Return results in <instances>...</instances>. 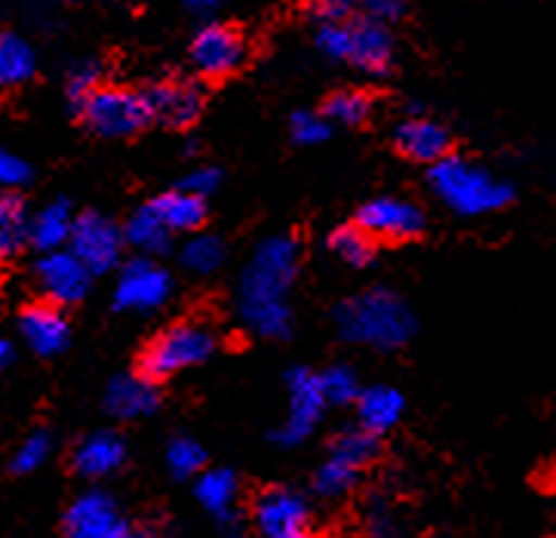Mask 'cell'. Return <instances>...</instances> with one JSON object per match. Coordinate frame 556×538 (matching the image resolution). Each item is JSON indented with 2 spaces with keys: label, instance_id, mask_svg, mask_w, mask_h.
Here are the masks:
<instances>
[{
  "label": "cell",
  "instance_id": "6da1fadb",
  "mask_svg": "<svg viewBox=\"0 0 556 538\" xmlns=\"http://www.w3.org/2000/svg\"><path fill=\"white\" fill-rule=\"evenodd\" d=\"M299 274V240L274 234L258 243L240 277V317L262 339H287L292 333L289 289Z\"/></svg>",
  "mask_w": 556,
  "mask_h": 538
},
{
  "label": "cell",
  "instance_id": "7a4b0ae2",
  "mask_svg": "<svg viewBox=\"0 0 556 538\" xmlns=\"http://www.w3.org/2000/svg\"><path fill=\"white\" fill-rule=\"evenodd\" d=\"M336 326L344 341L396 351L415 336V314L396 292L378 287L344 299L336 308Z\"/></svg>",
  "mask_w": 556,
  "mask_h": 538
},
{
  "label": "cell",
  "instance_id": "3957f363",
  "mask_svg": "<svg viewBox=\"0 0 556 538\" xmlns=\"http://www.w3.org/2000/svg\"><path fill=\"white\" fill-rule=\"evenodd\" d=\"M431 191L458 215H485L504 210L514 200V185L489 173L480 163L448 154L446 161L433 163Z\"/></svg>",
  "mask_w": 556,
  "mask_h": 538
},
{
  "label": "cell",
  "instance_id": "277c9868",
  "mask_svg": "<svg viewBox=\"0 0 556 538\" xmlns=\"http://www.w3.org/2000/svg\"><path fill=\"white\" fill-rule=\"evenodd\" d=\"M216 333L200 321H179L166 326L144 345L139 354V373L151 381L176 376L216 354Z\"/></svg>",
  "mask_w": 556,
  "mask_h": 538
},
{
  "label": "cell",
  "instance_id": "5b68a950",
  "mask_svg": "<svg viewBox=\"0 0 556 538\" xmlns=\"http://www.w3.org/2000/svg\"><path fill=\"white\" fill-rule=\"evenodd\" d=\"M80 121L96 136L105 139H129L151 124V111L144 102L142 90H124V87H102L77 108Z\"/></svg>",
  "mask_w": 556,
  "mask_h": 538
},
{
  "label": "cell",
  "instance_id": "8992f818",
  "mask_svg": "<svg viewBox=\"0 0 556 538\" xmlns=\"http://www.w3.org/2000/svg\"><path fill=\"white\" fill-rule=\"evenodd\" d=\"M65 536L68 538H151L136 523H129L121 504L102 489L77 496L65 511Z\"/></svg>",
  "mask_w": 556,
  "mask_h": 538
},
{
  "label": "cell",
  "instance_id": "52a82bcc",
  "mask_svg": "<svg viewBox=\"0 0 556 538\" xmlns=\"http://www.w3.org/2000/svg\"><path fill=\"white\" fill-rule=\"evenodd\" d=\"M188 55H191L194 72L210 77V80H225L247 65L250 47H247V37L237 28L222 25V22H210L194 35Z\"/></svg>",
  "mask_w": 556,
  "mask_h": 538
},
{
  "label": "cell",
  "instance_id": "ba28073f",
  "mask_svg": "<svg viewBox=\"0 0 556 538\" xmlns=\"http://www.w3.org/2000/svg\"><path fill=\"white\" fill-rule=\"evenodd\" d=\"M289 415L283 428L277 430V443L280 447H299L311 437L314 425L320 422V413L326 406L324 388H320V373H311L305 366L289 370Z\"/></svg>",
  "mask_w": 556,
  "mask_h": 538
},
{
  "label": "cell",
  "instance_id": "9c48e42d",
  "mask_svg": "<svg viewBox=\"0 0 556 538\" xmlns=\"http://www.w3.org/2000/svg\"><path fill=\"white\" fill-rule=\"evenodd\" d=\"M124 228H117L109 215L80 213L74 222V234L68 250L87 265L90 274H105L111 271L121 255H124Z\"/></svg>",
  "mask_w": 556,
  "mask_h": 538
},
{
  "label": "cell",
  "instance_id": "30bf717a",
  "mask_svg": "<svg viewBox=\"0 0 556 538\" xmlns=\"http://www.w3.org/2000/svg\"><path fill=\"white\" fill-rule=\"evenodd\" d=\"M173 292L169 271L161 268L154 259H132L126 262L117 287H114V308L117 311H157Z\"/></svg>",
  "mask_w": 556,
  "mask_h": 538
},
{
  "label": "cell",
  "instance_id": "8fae6325",
  "mask_svg": "<svg viewBox=\"0 0 556 538\" xmlns=\"http://www.w3.org/2000/svg\"><path fill=\"white\" fill-rule=\"evenodd\" d=\"M357 225L372 240L403 243L425 232V213L406 198H376L363 203L357 213Z\"/></svg>",
  "mask_w": 556,
  "mask_h": 538
},
{
  "label": "cell",
  "instance_id": "7c38bea8",
  "mask_svg": "<svg viewBox=\"0 0 556 538\" xmlns=\"http://www.w3.org/2000/svg\"><path fill=\"white\" fill-rule=\"evenodd\" d=\"M37 287L47 296V302L53 305H74L90 292L92 274L87 265L74 255L72 250H59L40 255L35 268Z\"/></svg>",
  "mask_w": 556,
  "mask_h": 538
},
{
  "label": "cell",
  "instance_id": "4fadbf2b",
  "mask_svg": "<svg viewBox=\"0 0 556 538\" xmlns=\"http://www.w3.org/2000/svg\"><path fill=\"white\" fill-rule=\"evenodd\" d=\"M144 92V102L151 111V121L169 126V129H188L198 124L203 114V90L191 80H157Z\"/></svg>",
  "mask_w": 556,
  "mask_h": 538
},
{
  "label": "cell",
  "instance_id": "5bb4252c",
  "mask_svg": "<svg viewBox=\"0 0 556 538\" xmlns=\"http://www.w3.org/2000/svg\"><path fill=\"white\" fill-rule=\"evenodd\" d=\"M344 62H351L363 74L391 72L394 65V37L388 32V25H378L372 18H351L348 22V55Z\"/></svg>",
  "mask_w": 556,
  "mask_h": 538
},
{
  "label": "cell",
  "instance_id": "9a60e30c",
  "mask_svg": "<svg viewBox=\"0 0 556 538\" xmlns=\"http://www.w3.org/2000/svg\"><path fill=\"white\" fill-rule=\"evenodd\" d=\"M18 329H22V339L28 341V348L40 358L62 354L68 348V339H72L68 317L53 302H35V305L25 308L18 317Z\"/></svg>",
  "mask_w": 556,
  "mask_h": 538
},
{
  "label": "cell",
  "instance_id": "2e32d148",
  "mask_svg": "<svg viewBox=\"0 0 556 538\" xmlns=\"http://www.w3.org/2000/svg\"><path fill=\"white\" fill-rule=\"evenodd\" d=\"M396 151L403 158H409L415 163H433L446 161L452 154V136L443 124H437L431 117H409L396 126L394 133Z\"/></svg>",
  "mask_w": 556,
  "mask_h": 538
},
{
  "label": "cell",
  "instance_id": "e0dca14e",
  "mask_svg": "<svg viewBox=\"0 0 556 538\" xmlns=\"http://www.w3.org/2000/svg\"><path fill=\"white\" fill-rule=\"evenodd\" d=\"M255 526L268 538L287 536L292 529L307 526V502L283 486H270L255 499Z\"/></svg>",
  "mask_w": 556,
  "mask_h": 538
},
{
  "label": "cell",
  "instance_id": "ac0fdd59",
  "mask_svg": "<svg viewBox=\"0 0 556 538\" xmlns=\"http://www.w3.org/2000/svg\"><path fill=\"white\" fill-rule=\"evenodd\" d=\"M161 406V388L157 381L144 378L142 373H126L117 376L105 391V410L121 422L144 418Z\"/></svg>",
  "mask_w": 556,
  "mask_h": 538
},
{
  "label": "cell",
  "instance_id": "d6986e66",
  "mask_svg": "<svg viewBox=\"0 0 556 538\" xmlns=\"http://www.w3.org/2000/svg\"><path fill=\"white\" fill-rule=\"evenodd\" d=\"M126 443L117 430H96L90 437H84L72 455L74 471L87 480H102L124 465Z\"/></svg>",
  "mask_w": 556,
  "mask_h": 538
},
{
  "label": "cell",
  "instance_id": "ffe728a7",
  "mask_svg": "<svg viewBox=\"0 0 556 538\" xmlns=\"http://www.w3.org/2000/svg\"><path fill=\"white\" fill-rule=\"evenodd\" d=\"M74 222H77V215L72 213V203L68 200H53L40 213L31 215L28 243H35L43 255L65 250V243H72Z\"/></svg>",
  "mask_w": 556,
  "mask_h": 538
},
{
  "label": "cell",
  "instance_id": "44dd1931",
  "mask_svg": "<svg viewBox=\"0 0 556 538\" xmlns=\"http://www.w3.org/2000/svg\"><path fill=\"white\" fill-rule=\"evenodd\" d=\"M406 410V400L403 395L391 388V385H372V388H363V395L357 400V415L359 428H366L369 434L381 437L384 430H391L400 422V415Z\"/></svg>",
  "mask_w": 556,
  "mask_h": 538
},
{
  "label": "cell",
  "instance_id": "7402d4cb",
  "mask_svg": "<svg viewBox=\"0 0 556 538\" xmlns=\"http://www.w3.org/2000/svg\"><path fill=\"white\" fill-rule=\"evenodd\" d=\"M169 234H194L206 222V200L185 195V191H166L161 198L148 200Z\"/></svg>",
  "mask_w": 556,
  "mask_h": 538
},
{
  "label": "cell",
  "instance_id": "603a6c76",
  "mask_svg": "<svg viewBox=\"0 0 556 538\" xmlns=\"http://www.w3.org/2000/svg\"><path fill=\"white\" fill-rule=\"evenodd\" d=\"M37 72L31 43L13 32H0V92L25 87Z\"/></svg>",
  "mask_w": 556,
  "mask_h": 538
},
{
  "label": "cell",
  "instance_id": "cb8c5ba5",
  "mask_svg": "<svg viewBox=\"0 0 556 538\" xmlns=\"http://www.w3.org/2000/svg\"><path fill=\"white\" fill-rule=\"evenodd\" d=\"M237 492H240V484H237V474L228 471V467H213V471H203L194 484V496L198 502L218 517V521H228L233 514V502H237Z\"/></svg>",
  "mask_w": 556,
  "mask_h": 538
},
{
  "label": "cell",
  "instance_id": "d4e9b609",
  "mask_svg": "<svg viewBox=\"0 0 556 538\" xmlns=\"http://www.w3.org/2000/svg\"><path fill=\"white\" fill-rule=\"evenodd\" d=\"M31 215L16 195H0V262L13 259L28 243Z\"/></svg>",
  "mask_w": 556,
  "mask_h": 538
},
{
  "label": "cell",
  "instance_id": "484cf974",
  "mask_svg": "<svg viewBox=\"0 0 556 538\" xmlns=\"http://www.w3.org/2000/svg\"><path fill=\"white\" fill-rule=\"evenodd\" d=\"M124 237L132 250L144 252V255L169 250V240H173V234L166 232V225H163L161 218H157V213L151 210V203H144V207H139L136 213L129 215Z\"/></svg>",
  "mask_w": 556,
  "mask_h": 538
},
{
  "label": "cell",
  "instance_id": "4316f807",
  "mask_svg": "<svg viewBox=\"0 0 556 538\" xmlns=\"http://www.w3.org/2000/svg\"><path fill=\"white\" fill-rule=\"evenodd\" d=\"M329 252L339 259L341 265H351V268H366L372 265L376 259L378 243L369 237V234L359 228L357 222L354 225H341L336 232L329 234Z\"/></svg>",
  "mask_w": 556,
  "mask_h": 538
},
{
  "label": "cell",
  "instance_id": "83f0119b",
  "mask_svg": "<svg viewBox=\"0 0 556 538\" xmlns=\"http://www.w3.org/2000/svg\"><path fill=\"white\" fill-rule=\"evenodd\" d=\"M372 108H376V102H372V96H369V92L339 90L326 99V105L320 114H324L329 124L359 126L372 117Z\"/></svg>",
  "mask_w": 556,
  "mask_h": 538
},
{
  "label": "cell",
  "instance_id": "f1b7e54d",
  "mask_svg": "<svg viewBox=\"0 0 556 538\" xmlns=\"http://www.w3.org/2000/svg\"><path fill=\"white\" fill-rule=\"evenodd\" d=\"M381 452V443H378L376 434H369L366 428H344L332 440V459L339 462H348L351 467L363 471L366 465H372Z\"/></svg>",
  "mask_w": 556,
  "mask_h": 538
},
{
  "label": "cell",
  "instance_id": "f546056e",
  "mask_svg": "<svg viewBox=\"0 0 556 538\" xmlns=\"http://www.w3.org/2000/svg\"><path fill=\"white\" fill-rule=\"evenodd\" d=\"M225 262V243L216 234H194L185 247H181V265L191 274H213Z\"/></svg>",
  "mask_w": 556,
  "mask_h": 538
},
{
  "label": "cell",
  "instance_id": "4dcf8cb0",
  "mask_svg": "<svg viewBox=\"0 0 556 538\" xmlns=\"http://www.w3.org/2000/svg\"><path fill=\"white\" fill-rule=\"evenodd\" d=\"M357 467H351L348 462H339V459L329 455L324 465L317 467V474H314V492L320 499H341V496H348L357 486Z\"/></svg>",
  "mask_w": 556,
  "mask_h": 538
},
{
  "label": "cell",
  "instance_id": "1f68e13d",
  "mask_svg": "<svg viewBox=\"0 0 556 538\" xmlns=\"http://www.w3.org/2000/svg\"><path fill=\"white\" fill-rule=\"evenodd\" d=\"M166 465H169V474L179 477V480L200 477L203 465H206V449L200 447L198 440H191V437H176L166 447Z\"/></svg>",
  "mask_w": 556,
  "mask_h": 538
},
{
  "label": "cell",
  "instance_id": "d6a6232c",
  "mask_svg": "<svg viewBox=\"0 0 556 538\" xmlns=\"http://www.w3.org/2000/svg\"><path fill=\"white\" fill-rule=\"evenodd\" d=\"M320 388H324L326 403H336V406H348V403H357L363 388H359L357 373L344 363H336L320 373Z\"/></svg>",
  "mask_w": 556,
  "mask_h": 538
},
{
  "label": "cell",
  "instance_id": "836d02e7",
  "mask_svg": "<svg viewBox=\"0 0 556 538\" xmlns=\"http://www.w3.org/2000/svg\"><path fill=\"white\" fill-rule=\"evenodd\" d=\"M50 449H53V443H50V434L47 430L28 434L22 440V447L16 449V455H13V471L16 474H31V471H37V467L50 459Z\"/></svg>",
  "mask_w": 556,
  "mask_h": 538
},
{
  "label": "cell",
  "instance_id": "e575fe53",
  "mask_svg": "<svg viewBox=\"0 0 556 538\" xmlns=\"http://www.w3.org/2000/svg\"><path fill=\"white\" fill-rule=\"evenodd\" d=\"M65 90H68V99L74 102V108L84 105L96 90H102V68H99V62H80V65H74Z\"/></svg>",
  "mask_w": 556,
  "mask_h": 538
},
{
  "label": "cell",
  "instance_id": "d590c367",
  "mask_svg": "<svg viewBox=\"0 0 556 538\" xmlns=\"http://www.w3.org/2000/svg\"><path fill=\"white\" fill-rule=\"evenodd\" d=\"M289 133L299 145H320L329 139L332 124L317 111H295L292 121H289Z\"/></svg>",
  "mask_w": 556,
  "mask_h": 538
},
{
  "label": "cell",
  "instance_id": "8d00e7d4",
  "mask_svg": "<svg viewBox=\"0 0 556 538\" xmlns=\"http://www.w3.org/2000/svg\"><path fill=\"white\" fill-rule=\"evenodd\" d=\"M218 185H222V173H218L216 166H194V170L179 182V191L206 200L213 191H218Z\"/></svg>",
  "mask_w": 556,
  "mask_h": 538
},
{
  "label": "cell",
  "instance_id": "74e56055",
  "mask_svg": "<svg viewBox=\"0 0 556 538\" xmlns=\"http://www.w3.org/2000/svg\"><path fill=\"white\" fill-rule=\"evenodd\" d=\"M28 179H31V166L0 145V188L16 191L22 185H28Z\"/></svg>",
  "mask_w": 556,
  "mask_h": 538
},
{
  "label": "cell",
  "instance_id": "f35d334b",
  "mask_svg": "<svg viewBox=\"0 0 556 538\" xmlns=\"http://www.w3.org/2000/svg\"><path fill=\"white\" fill-rule=\"evenodd\" d=\"M311 13L320 25H339V22L354 18V7L344 0H320V3H311Z\"/></svg>",
  "mask_w": 556,
  "mask_h": 538
},
{
  "label": "cell",
  "instance_id": "ab89813d",
  "mask_svg": "<svg viewBox=\"0 0 556 538\" xmlns=\"http://www.w3.org/2000/svg\"><path fill=\"white\" fill-rule=\"evenodd\" d=\"M363 10H366V18H372L378 25H388V22L406 16L409 7L400 3V0H369V3H363Z\"/></svg>",
  "mask_w": 556,
  "mask_h": 538
},
{
  "label": "cell",
  "instance_id": "60d3db41",
  "mask_svg": "<svg viewBox=\"0 0 556 538\" xmlns=\"http://www.w3.org/2000/svg\"><path fill=\"white\" fill-rule=\"evenodd\" d=\"M369 538H403L396 521L384 511V508H372V517H369Z\"/></svg>",
  "mask_w": 556,
  "mask_h": 538
},
{
  "label": "cell",
  "instance_id": "b9f144b4",
  "mask_svg": "<svg viewBox=\"0 0 556 538\" xmlns=\"http://www.w3.org/2000/svg\"><path fill=\"white\" fill-rule=\"evenodd\" d=\"M188 10L194 13V16H216L218 13V3H210V0H194V3H188Z\"/></svg>",
  "mask_w": 556,
  "mask_h": 538
},
{
  "label": "cell",
  "instance_id": "7bdbcfd3",
  "mask_svg": "<svg viewBox=\"0 0 556 538\" xmlns=\"http://www.w3.org/2000/svg\"><path fill=\"white\" fill-rule=\"evenodd\" d=\"M13 363V345L7 339H0V373Z\"/></svg>",
  "mask_w": 556,
  "mask_h": 538
},
{
  "label": "cell",
  "instance_id": "ee69618b",
  "mask_svg": "<svg viewBox=\"0 0 556 538\" xmlns=\"http://www.w3.org/2000/svg\"><path fill=\"white\" fill-rule=\"evenodd\" d=\"M277 538H320L317 533H311V529H292V533H287V536H277Z\"/></svg>",
  "mask_w": 556,
  "mask_h": 538
},
{
  "label": "cell",
  "instance_id": "f6af8a7d",
  "mask_svg": "<svg viewBox=\"0 0 556 538\" xmlns=\"http://www.w3.org/2000/svg\"><path fill=\"white\" fill-rule=\"evenodd\" d=\"M225 538H243V536H240V533H228V536H225Z\"/></svg>",
  "mask_w": 556,
  "mask_h": 538
}]
</instances>
